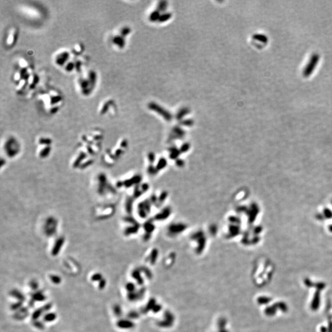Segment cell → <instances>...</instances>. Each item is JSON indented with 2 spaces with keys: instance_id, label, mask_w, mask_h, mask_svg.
Segmentation results:
<instances>
[{
  "instance_id": "obj_12",
  "label": "cell",
  "mask_w": 332,
  "mask_h": 332,
  "mask_svg": "<svg viewBox=\"0 0 332 332\" xmlns=\"http://www.w3.org/2000/svg\"><path fill=\"white\" fill-rule=\"evenodd\" d=\"M32 300L33 301H43L46 300V296L44 295L42 291L36 292L32 294Z\"/></svg>"
},
{
  "instance_id": "obj_19",
  "label": "cell",
  "mask_w": 332,
  "mask_h": 332,
  "mask_svg": "<svg viewBox=\"0 0 332 332\" xmlns=\"http://www.w3.org/2000/svg\"><path fill=\"white\" fill-rule=\"evenodd\" d=\"M117 326L120 328H129L132 326V324L130 322L126 320H120L117 323Z\"/></svg>"
},
{
  "instance_id": "obj_13",
  "label": "cell",
  "mask_w": 332,
  "mask_h": 332,
  "mask_svg": "<svg viewBox=\"0 0 332 332\" xmlns=\"http://www.w3.org/2000/svg\"><path fill=\"white\" fill-rule=\"evenodd\" d=\"M14 317L17 319H23L25 318L28 315V310L26 308H21L17 311V312L14 314Z\"/></svg>"
},
{
  "instance_id": "obj_18",
  "label": "cell",
  "mask_w": 332,
  "mask_h": 332,
  "mask_svg": "<svg viewBox=\"0 0 332 332\" xmlns=\"http://www.w3.org/2000/svg\"><path fill=\"white\" fill-rule=\"evenodd\" d=\"M43 313H45V311L43 308V307L39 308L38 310H37L34 313H33L32 314V319L33 320H37L39 317L42 315V314Z\"/></svg>"
},
{
  "instance_id": "obj_27",
  "label": "cell",
  "mask_w": 332,
  "mask_h": 332,
  "mask_svg": "<svg viewBox=\"0 0 332 332\" xmlns=\"http://www.w3.org/2000/svg\"><path fill=\"white\" fill-rule=\"evenodd\" d=\"M106 285V281L105 279H102L100 281H99V285H98V287H99V289H103L105 288Z\"/></svg>"
},
{
  "instance_id": "obj_14",
  "label": "cell",
  "mask_w": 332,
  "mask_h": 332,
  "mask_svg": "<svg viewBox=\"0 0 332 332\" xmlns=\"http://www.w3.org/2000/svg\"><path fill=\"white\" fill-rule=\"evenodd\" d=\"M18 69L22 70H28L31 68L27 60L25 59H20L18 61Z\"/></svg>"
},
{
  "instance_id": "obj_9",
  "label": "cell",
  "mask_w": 332,
  "mask_h": 332,
  "mask_svg": "<svg viewBox=\"0 0 332 332\" xmlns=\"http://www.w3.org/2000/svg\"><path fill=\"white\" fill-rule=\"evenodd\" d=\"M28 88V82L26 78H23L16 84L15 90L18 94H22Z\"/></svg>"
},
{
  "instance_id": "obj_1",
  "label": "cell",
  "mask_w": 332,
  "mask_h": 332,
  "mask_svg": "<svg viewBox=\"0 0 332 332\" xmlns=\"http://www.w3.org/2000/svg\"><path fill=\"white\" fill-rule=\"evenodd\" d=\"M98 81L97 72L92 69L83 71L79 74L76 83L79 92L84 97H88L94 92Z\"/></svg>"
},
{
  "instance_id": "obj_24",
  "label": "cell",
  "mask_w": 332,
  "mask_h": 332,
  "mask_svg": "<svg viewBox=\"0 0 332 332\" xmlns=\"http://www.w3.org/2000/svg\"><path fill=\"white\" fill-rule=\"evenodd\" d=\"M91 279L93 281H100L102 279V276L100 273L95 274L92 276Z\"/></svg>"
},
{
  "instance_id": "obj_15",
  "label": "cell",
  "mask_w": 332,
  "mask_h": 332,
  "mask_svg": "<svg viewBox=\"0 0 332 332\" xmlns=\"http://www.w3.org/2000/svg\"><path fill=\"white\" fill-rule=\"evenodd\" d=\"M11 295L13 297L17 298L19 301H23L25 300V297L23 296V295L17 290H12L11 292Z\"/></svg>"
},
{
  "instance_id": "obj_6",
  "label": "cell",
  "mask_w": 332,
  "mask_h": 332,
  "mask_svg": "<svg viewBox=\"0 0 332 332\" xmlns=\"http://www.w3.org/2000/svg\"><path fill=\"white\" fill-rule=\"evenodd\" d=\"M110 41L113 46L119 49H124L126 46V38L122 37L118 32L111 36Z\"/></svg>"
},
{
  "instance_id": "obj_22",
  "label": "cell",
  "mask_w": 332,
  "mask_h": 332,
  "mask_svg": "<svg viewBox=\"0 0 332 332\" xmlns=\"http://www.w3.org/2000/svg\"><path fill=\"white\" fill-rule=\"evenodd\" d=\"M22 301H19L17 303L12 304L11 308L14 311H15V310H17L18 311L19 310H20L22 308Z\"/></svg>"
},
{
  "instance_id": "obj_8",
  "label": "cell",
  "mask_w": 332,
  "mask_h": 332,
  "mask_svg": "<svg viewBox=\"0 0 332 332\" xmlns=\"http://www.w3.org/2000/svg\"><path fill=\"white\" fill-rule=\"evenodd\" d=\"M39 77L37 73L33 72L27 79L28 88L29 89H34L39 82Z\"/></svg>"
},
{
  "instance_id": "obj_2",
  "label": "cell",
  "mask_w": 332,
  "mask_h": 332,
  "mask_svg": "<svg viewBox=\"0 0 332 332\" xmlns=\"http://www.w3.org/2000/svg\"><path fill=\"white\" fill-rule=\"evenodd\" d=\"M39 97L48 112L51 114L57 113L63 103V96L59 91L54 89L43 93Z\"/></svg>"
},
{
  "instance_id": "obj_21",
  "label": "cell",
  "mask_w": 332,
  "mask_h": 332,
  "mask_svg": "<svg viewBox=\"0 0 332 332\" xmlns=\"http://www.w3.org/2000/svg\"><path fill=\"white\" fill-rule=\"evenodd\" d=\"M50 279L51 280V281L54 283V284H59L60 282H61V279L60 277L58 276V275H51L50 276Z\"/></svg>"
},
{
  "instance_id": "obj_7",
  "label": "cell",
  "mask_w": 332,
  "mask_h": 332,
  "mask_svg": "<svg viewBox=\"0 0 332 332\" xmlns=\"http://www.w3.org/2000/svg\"><path fill=\"white\" fill-rule=\"evenodd\" d=\"M70 52L72 56L76 57H80L84 52V46L81 42L75 43L71 48Z\"/></svg>"
},
{
  "instance_id": "obj_4",
  "label": "cell",
  "mask_w": 332,
  "mask_h": 332,
  "mask_svg": "<svg viewBox=\"0 0 332 332\" xmlns=\"http://www.w3.org/2000/svg\"><path fill=\"white\" fill-rule=\"evenodd\" d=\"M115 108L116 107L115 100L110 98H106L100 103L98 108V114L100 116L105 115L108 113L113 114Z\"/></svg>"
},
{
  "instance_id": "obj_20",
  "label": "cell",
  "mask_w": 332,
  "mask_h": 332,
  "mask_svg": "<svg viewBox=\"0 0 332 332\" xmlns=\"http://www.w3.org/2000/svg\"><path fill=\"white\" fill-rule=\"evenodd\" d=\"M62 243H63L62 240H59L56 243L55 247H54V249L52 250V255H56L57 254L59 253V250H60V248H61V247L62 245Z\"/></svg>"
},
{
  "instance_id": "obj_23",
  "label": "cell",
  "mask_w": 332,
  "mask_h": 332,
  "mask_svg": "<svg viewBox=\"0 0 332 332\" xmlns=\"http://www.w3.org/2000/svg\"><path fill=\"white\" fill-rule=\"evenodd\" d=\"M33 325H34L36 328H37V329H43L44 328V326L43 324H42L41 322L38 321V320H34Z\"/></svg>"
},
{
  "instance_id": "obj_3",
  "label": "cell",
  "mask_w": 332,
  "mask_h": 332,
  "mask_svg": "<svg viewBox=\"0 0 332 332\" xmlns=\"http://www.w3.org/2000/svg\"><path fill=\"white\" fill-rule=\"evenodd\" d=\"M72 57L70 50L60 49L54 56L53 60L56 65L63 68L64 65Z\"/></svg>"
},
{
  "instance_id": "obj_11",
  "label": "cell",
  "mask_w": 332,
  "mask_h": 332,
  "mask_svg": "<svg viewBox=\"0 0 332 332\" xmlns=\"http://www.w3.org/2000/svg\"><path fill=\"white\" fill-rule=\"evenodd\" d=\"M63 69L66 73H72L73 72L75 71V62L73 56H72L71 59L64 65Z\"/></svg>"
},
{
  "instance_id": "obj_17",
  "label": "cell",
  "mask_w": 332,
  "mask_h": 332,
  "mask_svg": "<svg viewBox=\"0 0 332 332\" xmlns=\"http://www.w3.org/2000/svg\"><path fill=\"white\" fill-rule=\"evenodd\" d=\"M131 32V29L129 27H122L119 29L118 33L124 38H126L130 34Z\"/></svg>"
},
{
  "instance_id": "obj_26",
  "label": "cell",
  "mask_w": 332,
  "mask_h": 332,
  "mask_svg": "<svg viewBox=\"0 0 332 332\" xmlns=\"http://www.w3.org/2000/svg\"><path fill=\"white\" fill-rule=\"evenodd\" d=\"M114 312L115 314H116V315L117 316H120L121 315V308L119 306H114Z\"/></svg>"
},
{
  "instance_id": "obj_25",
  "label": "cell",
  "mask_w": 332,
  "mask_h": 332,
  "mask_svg": "<svg viewBox=\"0 0 332 332\" xmlns=\"http://www.w3.org/2000/svg\"><path fill=\"white\" fill-rule=\"evenodd\" d=\"M30 287L33 289V290H36L38 287V283L37 282H36L35 280H32L30 282Z\"/></svg>"
},
{
  "instance_id": "obj_10",
  "label": "cell",
  "mask_w": 332,
  "mask_h": 332,
  "mask_svg": "<svg viewBox=\"0 0 332 332\" xmlns=\"http://www.w3.org/2000/svg\"><path fill=\"white\" fill-rule=\"evenodd\" d=\"M311 61H310V62L308 63V65L307 67L306 68V70H305V72L303 73L305 76H308L313 71V67L314 66H315V65H316V63H317V62L318 61L319 56L317 54L313 55V57H311Z\"/></svg>"
},
{
  "instance_id": "obj_5",
  "label": "cell",
  "mask_w": 332,
  "mask_h": 332,
  "mask_svg": "<svg viewBox=\"0 0 332 332\" xmlns=\"http://www.w3.org/2000/svg\"><path fill=\"white\" fill-rule=\"evenodd\" d=\"M18 38L19 30L16 27H12L8 31L6 44L8 47H13L16 45Z\"/></svg>"
},
{
  "instance_id": "obj_16",
  "label": "cell",
  "mask_w": 332,
  "mask_h": 332,
  "mask_svg": "<svg viewBox=\"0 0 332 332\" xmlns=\"http://www.w3.org/2000/svg\"><path fill=\"white\" fill-rule=\"evenodd\" d=\"M56 314L54 313H49L46 314L43 317V320L45 322H50L54 321L56 319Z\"/></svg>"
}]
</instances>
